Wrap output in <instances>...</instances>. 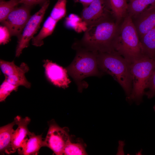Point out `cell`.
<instances>
[{"label": "cell", "instance_id": "1", "mask_svg": "<svg viewBox=\"0 0 155 155\" xmlns=\"http://www.w3.org/2000/svg\"><path fill=\"white\" fill-rule=\"evenodd\" d=\"M122 22L112 14L88 26L78 47L97 52L114 51V43Z\"/></svg>", "mask_w": 155, "mask_h": 155}, {"label": "cell", "instance_id": "2", "mask_svg": "<svg viewBox=\"0 0 155 155\" xmlns=\"http://www.w3.org/2000/svg\"><path fill=\"white\" fill-rule=\"evenodd\" d=\"M97 61L100 71L111 76L119 84L125 93L127 100L131 103V63L115 51L98 52Z\"/></svg>", "mask_w": 155, "mask_h": 155}, {"label": "cell", "instance_id": "3", "mask_svg": "<svg viewBox=\"0 0 155 155\" xmlns=\"http://www.w3.org/2000/svg\"><path fill=\"white\" fill-rule=\"evenodd\" d=\"M113 49L114 51L130 63L144 56L138 34L128 14L121 24Z\"/></svg>", "mask_w": 155, "mask_h": 155}, {"label": "cell", "instance_id": "4", "mask_svg": "<svg viewBox=\"0 0 155 155\" xmlns=\"http://www.w3.org/2000/svg\"><path fill=\"white\" fill-rule=\"evenodd\" d=\"M98 52L78 48L74 59L66 68L68 73L73 79L80 92L88 85L82 81L90 76H100L102 74L99 70L97 61Z\"/></svg>", "mask_w": 155, "mask_h": 155}, {"label": "cell", "instance_id": "5", "mask_svg": "<svg viewBox=\"0 0 155 155\" xmlns=\"http://www.w3.org/2000/svg\"><path fill=\"white\" fill-rule=\"evenodd\" d=\"M155 68V58L143 56L131 63L132 90L130 96L131 103L137 105L142 102L145 90Z\"/></svg>", "mask_w": 155, "mask_h": 155}, {"label": "cell", "instance_id": "6", "mask_svg": "<svg viewBox=\"0 0 155 155\" xmlns=\"http://www.w3.org/2000/svg\"><path fill=\"white\" fill-rule=\"evenodd\" d=\"M48 125L49 128L44 140V147L49 148L56 155H63L65 146L71 141L68 129L60 127L54 119L49 121Z\"/></svg>", "mask_w": 155, "mask_h": 155}, {"label": "cell", "instance_id": "7", "mask_svg": "<svg viewBox=\"0 0 155 155\" xmlns=\"http://www.w3.org/2000/svg\"><path fill=\"white\" fill-rule=\"evenodd\" d=\"M50 4L48 0L42 6L41 8L30 16L22 33L18 37L16 56L19 57L23 49L28 47L30 41L34 37L43 19L46 11Z\"/></svg>", "mask_w": 155, "mask_h": 155}, {"label": "cell", "instance_id": "8", "mask_svg": "<svg viewBox=\"0 0 155 155\" xmlns=\"http://www.w3.org/2000/svg\"><path fill=\"white\" fill-rule=\"evenodd\" d=\"M31 7L22 4L21 6L15 8L1 22L8 29L11 36L18 38L20 35L30 17Z\"/></svg>", "mask_w": 155, "mask_h": 155}, {"label": "cell", "instance_id": "9", "mask_svg": "<svg viewBox=\"0 0 155 155\" xmlns=\"http://www.w3.org/2000/svg\"><path fill=\"white\" fill-rule=\"evenodd\" d=\"M0 67L7 82L18 87L22 86L27 88H30L31 84L25 76V74L29 70L26 64L23 62L18 66L13 61L9 62L1 59Z\"/></svg>", "mask_w": 155, "mask_h": 155}, {"label": "cell", "instance_id": "10", "mask_svg": "<svg viewBox=\"0 0 155 155\" xmlns=\"http://www.w3.org/2000/svg\"><path fill=\"white\" fill-rule=\"evenodd\" d=\"M112 14L107 0H94L88 6L84 8L81 18L88 27Z\"/></svg>", "mask_w": 155, "mask_h": 155}, {"label": "cell", "instance_id": "11", "mask_svg": "<svg viewBox=\"0 0 155 155\" xmlns=\"http://www.w3.org/2000/svg\"><path fill=\"white\" fill-rule=\"evenodd\" d=\"M43 66L48 80L54 85L65 88L69 86L71 81L66 69L48 60H44Z\"/></svg>", "mask_w": 155, "mask_h": 155}, {"label": "cell", "instance_id": "12", "mask_svg": "<svg viewBox=\"0 0 155 155\" xmlns=\"http://www.w3.org/2000/svg\"><path fill=\"white\" fill-rule=\"evenodd\" d=\"M131 18L140 38L155 28V5Z\"/></svg>", "mask_w": 155, "mask_h": 155}, {"label": "cell", "instance_id": "13", "mask_svg": "<svg viewBox=\"0 0 155 155\" xmlns=\"http://www.w3.org/2000/svg\"><path fill=\"white\" fill-rule=\"evenodd\" d=\"M14 121L18 125L12 134L11 154L16 152L19 148L28 134L30 132L28 126L30 122V118L28 117L23 118L20 116L15 117Z\"/></svg>", "mask_w": 155, "mask_h": 155}, {"label": "cell", "instance_id": "14", "mask_svg": "<svg viewBox=\"0 0 155 155\" xmlns=\"http://www.w3.org/2000/svg\"><path fill=\"white\" fill-rule=\"evenodd\" d=\"M42 134L36 135L30 132L26 137L17 151L20 155H37L40 148L44 147Z\"/></svg>", "mask_w": 155, "mask_h": 155}, {"label": "cell", "instance_id": "15", "mask_svg": "<svg viewBox=\"0 0 155 155\" xmlns=\"http://www.w3.org/2000/svg\"><path fill=\"white\" fill-rule=\"evenodd\" d=\"M16 125L14 121L11 123L0 127V153L10 154L11 150V140L13 127Z\"/></svg>", "mask_w": 155, "mask_h": 155}, {"label": "cell", "instance_id": "16", "mask_svg": "<svg viewBox=\"0 0 155 155\" xmlns=\"http://www.w3.org/2000/svg\"><path fill=\"white\" fill-rule=\"evenodd\" d=\"M57 22L50 16H49L38 34L32 39V44L36 46L43 45V39L52 33Z\"/></svg>", "mask_w": 155, "mask_h": 155}, {"label": "cell", "instance_id": "17", "mask_svg": "<svg viewBox=\"0 0 155 155\" xmlns=\"http://www.w3.org/2000/svg\"><path fill=\"white\" fill-rule=\"evenodd\" d=\"M144 56L155 58V28L140 38Z\"/></svg>", "mask_w": 155, "mask_h": 155}, {"label": "cell", "instance_id": "18", "mask_svg": "<svg viewBox=\"0 0 155 155\" xmlns=\"http://www.w3.org/2000/svg\"><path fill=\"white\" fill-rule=\"evenodd\" d=\"M112 13L117 20L121 22L128 14L127 0H107Z\"/></svg>", "mask_w": 155, "mask_h": 155}, {"label": "cell", "instance_id": "19", "mask_svg": "<svg viewBox=\"0 0 155 155\" xmlns=\"http://www.w3.org/2000/svg\"><path fill=\"white\" fill-rule=\"evenodd\" d=\"M154 5L155 0H129L128 3V14L133 17Z\"/></svg>", "mask_w": 155, "mask_h": 155}, {"label": "cell", "instance_id": "20", "mask_svg": "<svg viewBox=\"0 0 155 155\" xmlns=\"http://www.w3.org/2000/svg\"><path fill=\"white\" fill-rule=\"evenodd\" d=\"M20 0H0V22H1L20 3Z\"/></svg>", "mask_w": 155, "mask_h": 155}, {"label": "cell", "instance_id": "21", "mask_svg": "<svg viewBox=\"0 0 155 155\" xmlns=\"http://www.w3.org/2000/svg\"><path fill=\"white\" fill-rule=\"evenodd\" d=\"M84 145L81 143H74L71 141L65 146L63 152L65 155H87Z\"/></svg>", "mask_w": 155, "mask_h": 155}, {"label": "cell", "instance_id": "22", "mask_svg": "<svg viewBox=\"0 0 155 155\" xmlns=\"http://www.w3.org/2000/svg\"><path fill=\"white\" fill-rule=\"evenodd\" d=\"M67 0H58L51 12L50 16L57 22L65 15Z\"/></svg>", "mask_w": 155, "mask_h": 155}, {"label": "cell", "instance_id": "23", "mask_svg": "<svg viewBox=\"0 0 155 155\" xmlns=\"http://www.w3.org/2000/svg\"><path fill=\"white\" fill-rule=\"evenodd\" d=\"M18 87L11 84L5 79L0 87V102L4 101L13 91H17Z\"/></svg>", "mask_w": 155, "mask_h": 155}, {"label": "cell", "instance_id": "24", "mask_svg": "<svg viewBox=\"0 0 155 155\" xmlns=\"http://www.w3.org/2000/svg\"><path fill=\"white\" fill-rule=\"evenodd\" d=\"M144 95L148 99H151L155 96V68L154 69L148 81Z\"/></svg>", "mask_w": 155, "mask_h": 155}, {"label": "cell", "instance_id": "25", "mask_svg": "<svg viewBox=\"0 0 155 155\" xmlns=\"http://www.w3.org/2000/svg\"><path fill=\"white\" fill-rule=\"evenodd\" d=\"M0 44H5L8 43L11 36L9 31L4 26L0 27Z\"/></svg>", "mask_w": 155, "mask_h": 155}, {"label": "cell", "instance_id": "26", "mask_svg": "<svg viewBox=\"0 0 155 155\" xmlns=\"http://www.w3.org/2000/svg\"><path fill=\"white\" fill-rule=\"evenodd\" d=\"M48 0H20V3L30 6L39 4L43 5Z\"/></svg>", "mask_w": 155, "mask_h": 155}, {"label": "cell", "instance_id": "27", "mask_svg": "<svg viewBox=\"0 0 155 155\" xmlns=\"http://www.w3.org/2000/svg\"><path fill=\"white\" fill-rule=\"evenodd\" d=\"M75 2H79L83 5L84 8L88 6L94 0H73Z\"/></svg>", "mask_w": 155, "mask_h": 155}, {"label": "cell", "instance_id": "28", "mask_svg": "<svg viewBox=\"0 0 155 155\" xmlns=\"http://www.w3.org/2000/svg\"><path fill=\"white\" fill-rule=\"evenodd\" d=\"M153 109L154 111H155V105L154 106Z\"/></svg>", "mask_w": 155, "mask_h": 155}]
</instances>
